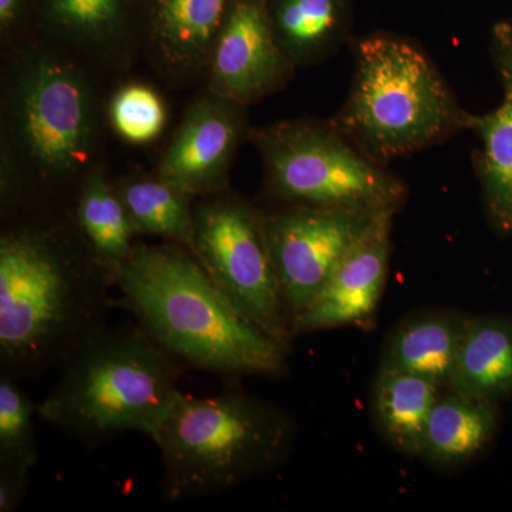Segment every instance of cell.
I'll use <instances>...</instances> for the list:
<instances>
[{
	"instance_id": "d4e9b609",
	"label": "cell",
	"mask_w": 512,
	"mask_h": 512,
	"mask_svg": "<svg viewBox=\"0 0 512 512\" xmlns=\"http://www.w3.org/2000/svg\"><path fill=\"white\" fill-rule=\"evenodd\" d=\"M26 0H0V32L8 36L18 25Z\"/></svg>"
},
{
	"instance_id": "9c48e42d",
	"label": "cell",
	"mask_w": 512,
	"mask_h": 512,
	"mask_svg": "<svg viewBox=\"0 0 512 512\" xmlns=\"http://www.w3.org/2000/svg\"><path fill=\"white\" fill-rule=\"evenodd\" d=\"M265 227L286 315L291 323L309 305L380 214L276 204ZM293 336V335H292Z\"/></svg>"
},
{
	"instance_id": "5bb4252c",
	"label": "cell",
	"mask_w": 512,
	"mask_h": 512,
	"mask_svg": "<svg viewBox=\"0 0 512 512\" xmlns=\"http://www.w3.org/2000/svg\"><path fill=\"white\" fill-rule=\"evenodd\" d=\"M231 2L150 0L148 43L165 72L180 79L207 73Z\"/></svg>"
},
{
	"instance_id": "8992f818",
	"label": "cell",
	"mask_w": 512,
	"mask_h": 512,
	"mask_svg": "<svg viewBox=\"0 0 512 512\" xmlns=\"http://www.w3.org/2000/svg\"><path fill=\"white\" fill-rule=\"evenodd\" d=\"M293 439L291 419L241 390L207 397L181 392L154 443L168 503L231 490L278 466Z\"/></svg>"
},
{
	"instance_id": "ac0fdd59",
	"label": "cell",
	"mask_w": 512,
	"mask_h": 512,
	"mask_svg": "<svg viewBox=\"0 0 512 512\" xmlns=\"http://www.w3.org/2000/svg\"><path fill=\"white\" fill-rule=\"evenodd\" d=\"M74 224L100 264L117 279L126 265L137 237L119 192L100 165H93L74 194Z\"/></svg>"
},
{
	"instance_id": "cb8c5ba5",
	"label": "cell",
	"mask_w": 512,
	"mask_h": 512,
	"mask_svg": "<svg viewBox=\"0 0 512 512\" xmlns=\"http://www.w3.org/2000/svg\"><path fill=\"white\" fill-rule=\"evenodd\" d=\"M111 127L130 144L156 141L167 124V109L156 90L143 83L120 87L109 104Z\"/></svg>"
},
{
	"instance_id": "8fae6325",
	"label": "cell",
	"mask_w": 512,
	"mask_h": 512,
	"mask_svg": "<svg viewBox=\"0 0 512 512\" xmlns=\"http://www.w3.org/2000/svg\"><path fill=\"white\" fill-rule=\"evenodd\" d=\"M249 133L247 107L208 92L185 113L157 173L195 198L227 191L235 156Z\"/></svg>"
},
{
	"instance_id": "2e32d148",
	"label": "cell",
	"mask_w": 512,
	"mask_h": 512,
	"mask_svg": "<svg viewBox=\"0 0 512 512\" xmlns=\"http://www.w3.org/2000/svg\"><path fill=\"white\" fill-rule=\"evenodd\" d=\"M467 320L463 313L443 309L404 320L387 340L380 367L420 376L447 389Z\"/></svg>"
},
{
	"instance_id": "44dd1931",
	"label": "cell",
	"mask_w": 512,
	"mask_h": 512,
	"mask_svg": "<svg viewBox=\"0 0 512 512\" xmlns=\"http://www.w3.org/2000/svg\"><path fill=\"white\" fill-rule=\"evenodd\" d=\"M134 231L194 254V195L163 175L128 174L113 181Z\"/></svg>"
},
{
	"instance_id": "d6986e66",
	"label": "cell",
	"mask_w": 512,
	"mask_h": 512,
	"mask_svg": "<svg viewBox=\"0 0 512 512\" xmlns=\"http://www.w3.org/2000/svg\"><path fill=\"white\" fill-rule=\"evenodd\" d=\"M497 427V403L447 389L431 412L421 456L440 467L463 466L490 444Z\"/></svg>"
},
{
	"instance_id": "3957f363",
	"label": "cell",
	"mask_w": 512,
	"mask_h": 512,
	"mask_svg": "<svg viewBox=\"0 0 512 512\" xmlns=\"http://www.w3.org/2000/svg\"><path fill=\"white\" fill-rule=\"evenodd\" d=\"M8 141L2 157V208L30 201L72 205L99 136L92 84L69 59L36 52L9 84Z\"/></svg>"
},
{
	"instance_id": "ffe728a7",
	"label": "cell",
	"mask_w": 512,
	"mask_h": 512,
	"mask_svg": "<svg viewBox=\"0 0 512 512\" xmlns=\"http://www.w3.org/2000/svg\"><path fill=\"white\" fill-rule=\"evenodd\" d=\"M443 387L423 377L380 367L373 384L377 429L400 453L421 456L431 412Z\"/></svg>"
},
{
	"instance_id": "ba28073f",
	"label": "cell",
	"mask_w": 512,
	"mask_h": 512,
	"mask_svg": "<svg viewBox=\"0 0 512 512\" xmlns=\"http://www.w3.org/2000/svg\"><path fill=\"white\" fill-rule=\"evenodd\" d=\"M194 256L245 318L291 346L262 208L229 190L202 197L194 207Z\"/></svg>"
},
{
	"instance_id": "6da1fadb",
	"label": "cell",
	"mask_w": 512,
	"mask_h": 512,
	"mask_svg": "<svg viewBox=\"0 0 512 512\" xmlns=\"http://www.w3.org/2000/svg\"><path fill=\"white\" fill-rule=\"evenodd\" d=\"M2 218L0 373L20 380L60 369L106 328L116 279L70 205L28 202Z\"/></svg>"
},
{
	"instance_id": "603a6c76",
	"label": "cell",
	"mask_w": 512,
	"mask_h": 512,
	"mask_svg": "<svg viewBox=\"0 0 512 512\" xmlns=\"http://www.w3.org/2000/svg\"><path fill=\"white\" fill-rule=\"evenodd\" d=\"M35 416L37 404L19 380L0 373V478L29 483L37 463Z\"/></svg>"
},
{
	"instance_id": "52a82bcc",
	"label": "cell",
	"mask_w": 512,
	"mask_h": 512,
	"mask_svg": "<svg viewBox=\"0 0 512 512\" xmlns=\"http://www.w3.org/2000/svg\"><path fill=\"white\" fill-rule=\"evenodd\" d=\"M264 165V190L275 204L397 212L407 184L376 163L328 121L288 120L251 128Z\"/></svg>"
},
{
	"instance_id": "5b68a950",
	"label": "cell",
	"mask_w": 512,
	"mask_h": 512,
	"mask_svg": "<svg viewBox=\"0 0 512 512\" xmlns=\"http://www.w3.org/2000/svg\"><path fill=\"white\" fill-rule=\"evenodd\" d=\"M184 369L138 323L106 326L60 366L37 416L87 446L130 431L153 439L181 394Z\"/></svg>"
},
{
	"instance_id": "30bf717a",
	"label": "cell",
	"mask_w": 512,
	"mask_h": 512,
	"mask_svg": "<svg viewBox=\"0 0 512 512\" xmlns=\"http://www.w3.org/2000/svg\"><path fill=\"white\" fill-rule=\"evenodd\" d=\"M295 72L276 40L266 0H232L208 63V92L248 107L284 89Z\"/></svg>"
},
{
	"instance_id": "7c38bea8",
	"label": "cell",
	"mask_w": 512,
	"mask_h": 512,
	"mask_svg": "<svg viewBox=\"0 0 512 512\" xmlns=\"http://www.w3.org/2000/svg\"><path fill=\"white\" fill-rule=\"evenodd\" d=\"M396 212H383L343 256L311 305L292 322V335L359 325L375 315L382 299Z\"/></svg>"
},
{
	"instance_id": "9a60e30c",
	"label": "cell",
	"mask_w": 512,
	"mask_h": 512,
	"mask_svg": "<svg viewBox=\"0 0 512 512\" xmlns=\"http://www.w3.org/2000/svg\"><path fill=\"white\" fill-rule=\"evenodd\" d=\"M266 8L276 40L296 69L326 62L352 39L350 0H266Z\"/></svg>"
},
{
	"instance_id": "4fadbf2b",
	"label": "cell",
	"mask_w": 512,
	"mask_h": 512,
	"mask_svg": "<svg viewBox=\"0 0 512 512\" xmlns=\"http://www.w3.org/2000/svg\"><path fill=\"white\" fill-rule=\"evenodd\" d=\"M490 56L501 101L488 113H471L468 131L480 138L473 167L488 224L500 237H512V22L491 29Z\"/></svg>"
},
{
	"instance_id": "7a4b0ae2",
	"label": "cell",
	"mask_w": 512,
	"mask_h": 512,
	"mask_svg": "<svg viewBox=\"0 0 512 512\" xmlns=\"http://www.w3.org/2000/svg\"><path fill=\"white\" fill-rule=\"evenodd\" d=\"M116 288L113 305L185 367L228 377L285 372L289 348L245 318L181 245H137Z\"/></svg>"
},
{
	"instance_id": "e0dca14e",
	"label": "cell",
	"mask_w": 512,
	"mask_h": 512,
	"mask_svg": "<svg viewBox=\"0 0 512 512\" xmlns=\"http://www.w3.org/2000/svg\"><path fill=\"white\" fill-rule=\"evenodd\" d=\"M447 389L495 403L511 396L512 320L468 316Z\"/></svg>"
},
{
	"instance_id": "7402d4cb",
	"label": "cell",
	"mask_w": 512,
	"mask_h": 512,
	"mask_svg": "<svg viewBox=\"0 0 512 512\" xmlns=\"http://www.w3.org/2000/svg\"><path fill=\"white\" fill-rule=\"evenodd\" d=\"M45 16L57 35L87 52L119 49L127 32V0H43Z\"/></svg>"
},
{
	"instance_id": "277c9868",
	"label": "cell",
	"mask_w": 512,
	"mask_h": 512,
	"mask_svg": "<svg viewBox=\"0 0 512 512\" xmlns=\"http://www.w3.org/2000/svg\"><path fill=\"white\" fill-rule=\"evenodd\" d=\"M348 46L352 84L329 123L370 160L387 165L468 130L471 113L416 40L372 32Z\"/></svg>"
}]
</instances>
